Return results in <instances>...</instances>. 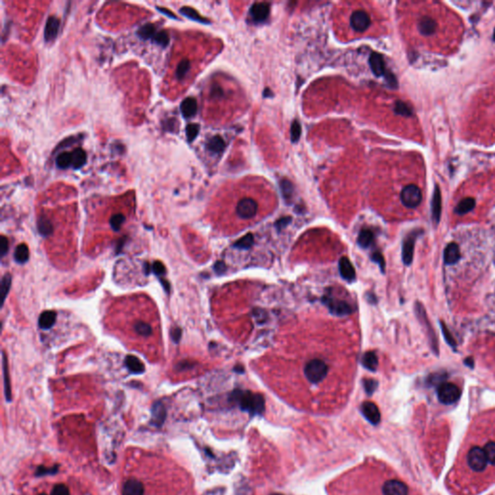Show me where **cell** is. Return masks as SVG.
<instances>
[{"label":"cell","mask_w":495,"mask_h":495,"mask_svg":"<svg viewBox=\"0 0 495 495\" xmlns=\"http://www.w3.org/2000/svg\"><path fill=\"white\" fill-rule=\"evenodd\" d=\"M9 250V242H8V239L6 236L2 235L0 237V254H1V258H4V256L7 254Z\"/></svg>","instance_id":"cell-42"},{"label":"cell","mask_w":495,"mask_h":495,"mask_svg":"<svg viewBox=\"0 0 495 495\" xmlns=\"http://www.w3.org/2000/svg\"><path fill=\"white\" fill-rule=\"evenodd\" d=\"M124 221H125V216L123 214H121V213H118V214L113 215L110 218V227L113 230L118 231Z\"/></svg>","instance_id":"cell-34"},{"label":"cell","mask_w":495,"mask_h":495,"mask_svg":"<svg viewBox=\"0 0 495 495\" xmlns=\"http://www.w3.org/2000/svg\"><path fill=\"white\" fill-rule=\"evenodd\" d=\"M44 495V494H42V495Z\"/></svg>","instance_id":"cell-51"},{"label":"cell","mask_w":495,"mask_h":495,"mask_svg":"<svg viewBox=\"0 0 495 495\" xmlns=\"http://www.w3.org/2000/svg\"><path fill=\"white\" fill-rule=\"evenodd\" d=\"M207 147L209 150H211L213 152H219L223 147V145H222L221 139H219V138H214L209 141Z\"/></svg>","instance_id":"cell-38"},{"label":"cell","mask_w":495,"mask_h":495,"mask_svg":"<svg viewBox=\"0 0 495 495\" xmlns=\"http://www.w3.org/2000/svg\"><path fill=\"white\" fill-rule=\"evenodd\" d=\"M181 335H182V330L178 327H174L170 330V337L172 338V340L176 343L180 340Z\"/></svg>","instance_id":"cell-44"},{"label":"cell","mask_w":495,"mask_h":495,"mask_svg":"<svg viewBox=\"0 0 495 495\" xmlns=\"http://www.w3.org/2000/svg\"><path fill=\"white\" fill-rule=\"evenodd\" d=\"M475 199L472 198H466L462 199L456 207V213L458 215H463L470 212L475 207Z\"/></svg>","instance_id":"cell-24"},{"label":"cell","mask_w":495,"mask_h":495,"mask_svg":"<svg viewBox=\"0 0 495 495\" xmlns=\"http://www.w3.org/2000/svg\"><path fill=\"white\" fill-rule=\"evenodd\" d=\"M494 38H495V34H494Z\"/></svg>","instance_id":"cell-49"},{"label":"cell","mask_w":495,"mask_h":495,"mask_svg":"<svg viewBox=\"0 0 495 495\" xmlns=\"http://www.w3.org/2000/svg\"><path fill=\"white\" fill-rule=\"evenodd\" d=\"M362 364L367 370L371 372H376L378 366V359L376 352L374 351L366 352L362 358Z\"/></svg>","instance_id":"cell-22"},{"label":"cell","mask_w":495,"mask_h":495,"mask_svg":"<svg viewBox=\"0 0 495 495\" xmlns=\"http://www.w3.org/2000/svg\"><path fill=\"white\" fill-rule=\"evenodd\" d=\"M440 214H441V194H440L439 187L436 186L434 198H433V217L435 219L436 222L439 221Z\"/></svg>","instance_id":"cell-25"},{"label":"cell","mask_w":495,"mask_h":495,"mask_svg":"<svg viewBox=\"0 0 495 495\" xmlns=\"http://www.w3.org/2000/svg\"><path fill=\"white\" fill-rule=\"evenodd\" d=\"M383 495H409L407 485L398 479L387 480L382 486Z\"/></svg>","instance_id":"cell-8"},{"label":"cell","mask_w":495,"mask_h":495,"mask_svg":"<svg viewBox=\"0 0 495 495\" xmlns=\"http://www.w3.org/2000/svg\"><path fill=\"white\" fill-rule=\"evenodd\" d=\"M235 211L238 217L242 220L253 219L258 214V201L250 197L240 198L237 201Z\"/></svg>","instance_id":"cell-5"},{"label":"cell","mask_w":495,"mask_h":495,"mask_svg":"<svg viewBox=\"0 0 495 495\" xmlns=\"http://www.w3.org/2000/svg\"><path fill=\"white\" fill-rule=\"evenodd\" d=\"M2 367H3V375H4V388L5 395L7 400H11V386H10V377H9V369H8V360L5 355V352H2Z\"/></svg>","instance_id":"cell-21"},{"label":"cell","mask_w":495,"mask_h":495,"mask_svg":"<svg viewBox=\"0 0 495 495\" xmlns=\"http://www.w3.org/2000/svg\"><path fill=\"white\" fill-rule=\"evenodd\" d=\"M289 220H290V219L289 218L282 219V220H279L277 221V228H278V229H280V228L284 227V225H285V224H287V223L289 222Z\"/></svg>","instance_id":"cell-46"},{"label":"cell","mask_w":495,"mask_h":495,"mask_svg":"<svg viewBox=\"0 0 495 495\" xmlns=\"http://www.w3.org/2000/svg\"><path fill=\"white\" fill-rule=\"evenodd\" d=\"M158 9L159 10H160V11H161V12H162V13H165V14H167L169 18H172V19H176V18L174 17V15H173L172 13H169V12H167V11H166V10H165V9H160V8H158Z\"/></svg>","instance_id":"cell-47"},{"label":"cell","mask_w":495,"mask_h":495,"mask_svg":"<svg viewBox=\"0 0 495 495\" xmlns=\"http://www.w3.org/2000/svg\"><path fill=\"white\" fill-rule=\"evenodd\" d=\"M157 32L158 31L156 30V27L154 26V24L147 23L139 28L138 34L141 39H154Z\"/></svg>","instance_id":"cell-29"},{"label":"cell","mask_w":495,"mask_h":495,"mask_svg":"<svg viewBox=\"0 0 495 495\" xmlns=\"http://www.w3.org/2000/svg\"><path fill=\"white\" fill-rule=\"evenodd\" d=\"M153 41H154L155 43L159 44V45H161V46L165 47V46H166V45L168 44V42H169V36H168L167 32H165V31H158V32H157V34L155 35V37H154Z\"/></svg>","instance_id":"cell-36"},{"label":"cell","mask_w":495,"mask_h":495,"mask_svg":"<svg viewBox=\"0 0 495 495\" xmlns=\"http://www.w3.org/2000/svg\"><path fill=\"white\" fill-rule=\"evenodd\" d=\"M254 244V236L251 233L246 234L244 237L240 238L234 243V247L240 250H248Z\"/></svg>","instance_id":"cell-33"},{"label":"cell","mask_w":495,"mask_h":495,"mask_svg":"<svg viewBox=\"0 0 495 495\" xmlns=\"http://www.w3.org/2000/svg\"><path fill=\"white\" fill-rule=\"evenodd\" d=\"M461 391L454 383L445 382L437 390V396L443 404H452L460 397Z\"/></svg>","instance_id":"cell-7"},{"label":"cell","mask_w":495,"mask_h":495,"mask_svg":"<svg viewBox=\"0 0 495 495\" xmlns=\"http://www.w3.org/2000/svg\"><path fill=\"white\" fill-rule=\"evenodd\" d=\"M151 424L155 427H161L165 420L166 410L161 401H157L153 404L151 410Z\"/></svg>","instance_id":"cell-15"},{"label":"cell","mask_w":495,"mask_h":495,"mask_svg":"<svg viewBox=\"0 0 495 495\" xmlns=\"http://www.w3.org/2000/svg\"><path fill=\"white\" fill-rule=\"evenodd\" d=\"M56 320V313L54 311H46L41 314L39 317V326L41 329H51Z\"/></svg>","instance_id":"cell-18"},{"label":"cell","mask_w":495,"mask_h":495,"mask_svg":"<svg viewBox=\"0 0 495 495\" xmlns=\"http://www.w3.org/2000/svg\"><path fill=\"white\" fill-rule=\"evenodd\" d=\"M14 257H15V260L18 263H20V264L25 263L28 260V258H29V249H28L27 245H25L24 243L20 244L16 248Z\"/></svg>","instance_id":"cell-27"},{"label":"cell","mask_w":495,"mask_h":495,"mask_svg":"<svg viewBox=\"0 0 495 495\" xmlns=\"http://www.w3.org/2000/svg\"><path fill=\"white\" fill-rule=\"evenodd\" d=\"M364 386L368 394L372 395L373 392L376 390L377 386V382L373 379H365L364 380Z\"/></svg>","instance_id":"cell-41"},{"label":"cell","mask_w":495,"mask_h":495,"mask_svg":"<svg viewBox=\"0 0 495 495\" xmlns=\"http://www.w3.org/2000/svg\"><path fill=\"white\" fill-rule=\"evenodd\" d=\"M348 28L354 34L366 33L372 26V16L366 8H352L347 16Z\"/></svg>","instance_id":"cell-2"},{"label":"cell","mask_w":495,"mask_h":495,"mask_svg":"<svg viewBox=\"0 0 495 495\" xmlns=\"http://www.w3.org/2000/svg\"><path fill=\"white\" fill-rule=\"evenodd\" d=\"M59 26L60 20L56 17L51 16L48 19L45 27V39L47 42H51L55 39L59 30Z\"/></svg>","instance_id":"cell-14"},{"label":"cell","mask_w":495,"mask_h":495,"mask_svg":"<svg viewBox=\"0 0 495 495\" xmlns=\"http://www.w3.org/2000/svg\"><path fill=\"white\" fill-rule=\"evenodd\" d=\"M38 230L43 236H49L54 232L53 222L45 216L40 217L38 220Z\"/></svg>","instance_id":"cell-26"},{"label":"cell","mask_w":495,"mask_h":495,"mask_svg":"<svg viewBox=\"0 0 495 495\" xmlns=\"http://www.w3.org/2000/svg\"><path fill=\"white\" fill-rule=\"evenodd\" d=\"M231 397L243 410L249 411L252 414H258L264 410V398L259 394H255L248 390H235Z\"/></svg>","instance_id":"cell-1"},{"label":"cell","mask_w":495,"mask_h":495,"mask_svg":"<svg viewBox=\"0 0 495 495\" xmlns=\"http://www.w3.org/2000/svg\"><path fill=\"white\" fill-rule=\"evenodd\" d=\"M362 413L364 416L366 417L372 424L377 425L380 420V412L378 410V407L371 401H366L362 404Z\"/></svg>","instance_id":"cell-11"},{"label":"cell","mask_w":495,"mask_h":495,"mask_svg":"<svg viewBox=\"0 0 495 495\" xmlns=\"http://www.w3.org/2000/svg\"><path fill=\"white\" fill-rule=\"evenodd\" d=\"M235 368H236V369H235V371H236V372H239V373H243V372H244V368H243V367H241V366H239V367H235Z\"/></svg>","instance_id":"cell-48"},{"label":"cell","mask_w":495,"mask_h":495,"mask_svg":"<svg viewBox=\"0 0 495 495\" xmlns=\"http://www.w3.org/2000/svg\"><path fill=\"white\" fill-rule=\"evenodd\" d=\"M11 283H12V277L10 274H5L2 279H1V285H0V295H1V298H2V301L4 303L5 299L7 297L8 293H9V290H10V287H11Z\"/></svg>","instance_id":"cell-32"},{"label":"cell","mask_w":495,"mask_h":495,"mask_svg":"<svg viewBox=\"0 0 495 495\" xmlns=\"http://www.w3.org/2000/svg\"><path fill=\"white\" fill-rule=\"evenodd\" d=\"M437 23L429 16L422 17L418 21V30L424 36H431L436 32Z\"/></svg>","instance_id":"cell-10"},{"label":"cell","mask_w":495,"mask_h":495,"mask_svg":"<svg viewBox=\"0 0 495 495\" xmlns=\"http://www.w3.org/2000/svg\"><path fill=\"white\" fill-rule=\"evenodd\" d=\"M186 134H187V138L189 139V141H192L193 139H196V137L198 136V131H199V126L197 125V124H190L187 126V129H186Z\"/></svg>","instance_id":"cell-37"},{"label":"cell","mask_w":495,"mask_h":495,"mask_svg":"<svg viewBox=\"0 0 495 495\" xmlns=\"http://www.w3.org/2000/svg\"><path fill=\"white\" fill-rule=\"evenodd\" d=\"M413 247H414V238H407L404 241L403 250H402V258H403V261L405 264H409L412 261Z\"/></svg>","instance_id":"cell-23"},{"label":"cell","mask_w":495,"mask_h":495,"mask_svg":"<svg viewBox=\"0 0 495 495\" xmlns=\"http://www.w3.org/2000/svg\"><path fill=\"white\" fill-rule=\"evenodd\" d=\"M401 203L409 209H414L418 207L423 199L421 189L415 184H410L405 186L399 195Z\"/></svg>","instance_id":"cell-4"},{"label":"cell","mask_w":495,"mask_h":495,"mask_svg":"<svg viewBox=\"0 0 495 495\" xmlns=\"http://www.w3.org/2000/svg\"><path fill=\"white\" fill-rule=\"evenodd\" d=\"M152 271L157 275V276H162V275H165V268L164 266V264L160 261H155L151 267Z\"/></svg>","instance_id":"cell-43"},{"label":"cell","mask_w":495,"mask_h":495,"mask_svg":"<svg viewBox=\"0 0 495 495\" xmlns=\"http://www.w3.org/2000/svg\"><path fill=\"white\" fill-rule=\"evenodd\" d=\"M328 371L329 368L324 361L320 359H314L306 364L304 373L307 379L311 383L317 384L325 379V377L328 375Z\"/></svg>","instance_id":"cell-3"},{"label":"cell","mask_w":495,"mask_h":495,"mask_svg":"<svg viewBox=\"0 0 495 495\" xmlns=\"http://www.w3.org/2000/svg\"><path fill=\"white\" fill-rule=\"evenodd\" d=\"M125 366L130 371V373L135 375H140L145 372V367L143 363L138 357L128 355L125 358Z\"/></svg>","instance_id":"cell-17"},{"label":"cell","mask_w":495,"mask_h":495,"mask_svg":"<svg viewBox=\"0 0 495 495\" xmlns=\"http://www.w3.org/2000/svg\"><path fill=\"white\" fill-rule=\"evenodd\" d=\"M374 239H375V235H374V232L370 229H363L359 236H358V244L366 249L368 247H370V245L374 242Z\"/></svg>","instance_id":"cell-28"},{"label":"cell","mask_w":495,"mask_h":495,"mask_svg":"<svg viewBox=\"0 0 495 495\" xmlns=\"http://www.w3.org/2000/svg\"><path fill=\"white\" fill-rule=\"evenodd\" d=\"M371 258L373 261L377 262V264L379 265V267L381 268L382 272H384V269H385V261H384V258L382 256V254L380 252H374V254L371 256Z\"/></svg>","instance_id":"cell-40"},{"label":"cell","mask_w":495,"mask_h":495,"mask_svg":"<svg viewBox=\"0 0 495 495\" xmlns=\"http://www.w3.org/2000/svg\"><path fill=\"white\" fill-rule=\"evenodd\" d=\"M55 164L60 169L72 167V152H63L55 159Z\"/></svg>","instance_id":"cell-30"},{"label":"cell","mask_w":495,"mask_h":495,"mask_svg":"<svg viewBox=\"0 0 495 495\" xmlns=\"http://www.w3.org/2000/svg\"><path fill=\"white\" fill-rule=\"evenodd\" d=\"M190 69H191V63H190V61L188 59L181 60L179 62L176 70H175V73H174L175 78L178 79V80L184 79V78L186 77V75L189 73Z\"/></svg>","instance_id":"cell-31"},{"label":"cell","mask_w":495,"mask_h":495,"mask_svg":"<svg viewBox=\"0 0 495 495\" xmlns=\"http://www.w3.org/2000/svg\"><path fill=\"white\" fill-rule=\"evenodd\" d=\"M214 269H215V271H216L218 274H222V273H224V271L226 270V266H225V264H224L222 261H218V262L215 264Z\"/></svg>","instance_id":"cell-45"},{"label":"cell","mask_w":495,"mask_h":495,"mask_svg":"<svg viewBox=\"0 0 495 495\" xmlns=\"http://www.w3.org/2000/svg\"><path fill=\"white\" fill-rule=\"evenodd\" d=\"M87 160L86 153L83 149L77 148L72 151V167L74 169H79L82 167Z\"/></svg>","instance_id":"cell-20"},{"label":"cell","mask_w":495,"mask_h":495,"mask_svg":"<svg viewBox=\"0 0 495 495\" xmlns=\"http://www.w3.org/2000/svg\"><path fill=\"white\" fill-rule=\"evenodd\" d=\"M338 270L340 273V276L345 280L351 282L356 278V272L355 269L350 262V260L346 257L340 258L338 261Z\"/></svg>","instance_id":"cell-9"},{"label":"cell","mask_w":495,"mask_h":495,"mask_svg":"<svg viewBox=\"0 0 495 495\" xmlns=\"http://www.w3.org/2000/svg\"><path fill=\"white\" fill-rule=\"evenodd\" d=\"M123 495H144V487L141 482L136 479H130L124 483Z\"/></svg>","instance_id":"cell-13"},{"label":"cell","mask_w":495,"mask_h":495,"mask_svg":"<svg viewBox=\"0 0 495 495\" xmlns=\"http://www.w3.org/2000/svg\"><path fill=\"white\" fill-rule=\"evenodd\" d=\"M323 303L328 307L330 313L335 316L338 317L348 316L354 312L353 307L349 305L347 302L333 298L330 295H325L323 297Z\"/></svg>","instance_id":"cell-6"},{"label":"cell","mask_w":495,"mask_h":495,"mask_svg":"<svg viewBox=\"0 0 495 495\" xmlns=\"http://www.w3.org/2000/svg\"><path fill=\"white\" fill-rule=\"evenodd\" d=\"M133 331L139 337H151L153 334V328L151 327V325L145 321H142V320H138L137 322L134 323Z\"/></svg>","instance_id":"cell-19"},{"label":"cell","mask_w":495,"mask_h":495,"mask_svg":"<svg viewBox=\"0 0 495 495\" xmlns=\"http://www.w3.org/2000/svg\"><path fill=\"white\" fill-rule=\"evenodd\" d=\"M180 13H181V14H183V15H185L186 17H188V18L192 19V20H198V21H203V20L199 17V15L197 14V12H196L194 9L190 8V7H183V8H181V9H180Z\"/></svg>","instance_id":"cell-35"},{"label":"cell","mask_w":495,"mask_h":495,"mask_svg":"<svg viewBox=\"0 0 495 495\" xmlns=\"http://www.w3.org/2000/svg\"><path fill=\"white\" fill-rule=\"evenodd\" d=\"M180 110L185 118H190L197 113L198 103L195 98L189 97L181 103Z\"/></svg>","instance_id":"cell-16"},{"label":"cell","mask_w":495,"mask_h":495,"mask_svg":"<svg viewBox=\"0 0 495 495\" xmlns=\"http://www.w3.org/2000/svg\"><path fill=\"white\" fill-rule=\"evenodd\" d=\"M278 495V494H277V495Z\"/></svg>","instance_id":"cell-50"},{"label":"cell","mask_w":495,"mask_h":495,"mask_svg":"<svg viewBox=\"0 0 495 495\" xmlns=\"http://www.w3.org/2000/svg\"><path fill=\"white\" fill-rule=\"evenodd\" d=\"M460 258V251L458 245L452 242L447 245L444 250V261L447 265H454Z\"/></svg>","instance_id":"cell-12"},{"label":"cell","mask_w":495,"mask_h":495,"mask_svg":"<svg viewBox=\"0 0 495 495\" xmlns=\"http://www.w3.org/2000/svg\"><path fill=\"white\" fill-rule=\"evenodd\" d=\"M51 495H70V491L65 485L58 484L54 487Z\"/></svg>","instance_id":"cell-39"}]
</instances>
